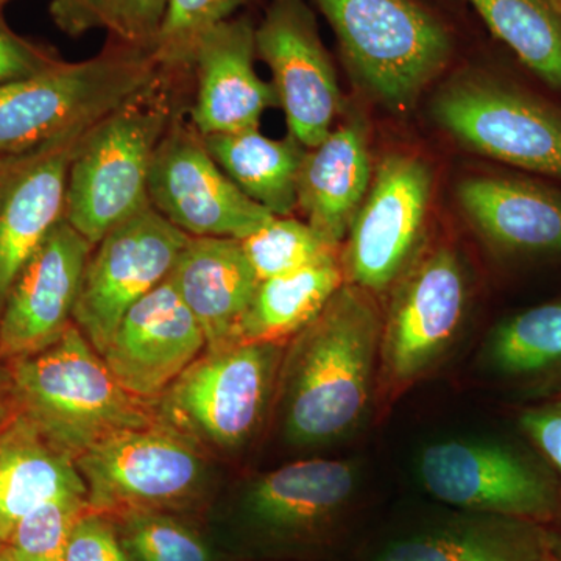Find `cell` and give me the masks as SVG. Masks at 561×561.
<instances>
[{"label":"cell","instance_id":"ba28073f","mask_svg":"<svg viewBox=\"0 0 561 561\" xmlns=\"http://www.w3.org/2000/svg\"><path fill=\"white\" fill-rule=\"evenodd\" d=\"M435 122L461 147L561 181V111L485 76H461L435 94Z\"/></svg>","mask_w":561,"mask_h":561},{"label":"cell","instance_id":"e0dca14e","mask_svg":"<svg viewBox=\"0 0 561 561\" xmlns=\"http://www.w3.org/2000/svg\"><path fill=\"white\" fill-rule=\"evenodd\" d=\"M203 350L205 332L168 278L128 309L102 359L122 389L154 402Z\"/></svg>","mask_w":561,"mask_h":561},{"label":"cell","instance_id":"6da1fadb","mask_svg":"<svg viewBox=\"0 0 561 561\" xmlns=\"http://www.w3.org/2000/svg\"><path fill=\"white\" fill-rule=\"evenodd\" d=\"M381 337L382 313L375 295L345 280L319 316L295 335L280 362L287 440L323 445L360 423L371 401Z\"/></svg>","mask_w":561,"mask_h":561},{"label":"cell","instance_id":"9a60e30c","mask_svg":"<svg viewBox=\"0 0 561 561\" xmlns=\"http://www.w3.org/2000/svg\"><path fill=\"white\" fill-rule=\"evenodd\" d=\"M254 41L257 57L272 70L289 135L306 149L319 146L334 128L343 99L311 7L306 0H271Z\"/></svg>","mask_w":561,"mask_h":561},{"label":"cell","instance_id":"f546056e","mask_svg":"<svg viewBox=\"0 0 561 561\" xmlns=\"http://www.w3.org/2000/svg\"><path fill=\"white\" fill-rule=\"evenodd\" d=\"M90 511L87 493L69 491L25 515L3 542L10 561H65L66 546L80 516Z\"/></svg>","mask_w":561,"mask_h":561},{"label":"cell","instance_id":"7c38bea8","mask_svg":"<svg viewBox=\"0 0 561 561\" xmlns=\"http://www.w3.org/2000/svg\"><path fill=\"white\" fill-rule=\"evenodd\" d=\"M426 161L408 153L383 158L357 210L342 253L346 283L370 294L391 290L419 256L432 194Z\"/></svg>","mask_w":561,"mask_h":561},{"label":"cell","instance_id":"d590c367","mask_svg":"<svg viewBox=\"0 0 561 561\" xmlns=\"http://www.w3.org/2000/svg\"><path fill=\"white\" fill-rule=\"evenodd\" d=\"M519 426L561 474V393L523 411Z\"/></svg>","mask_w":561,"mask_h":561},{"label":"cell","instance_id":"7a4b0ae2","mask_svg":"<svg viewBox=\"0 0 561 561\" xmlns=\"http://www.w3.org/2000/svg\"><path fill=\"white\" fill-rule=\"evenodd\" d=\"M10 362L14 413L73 461L117 432L161 420L154 402L122 389L76 323L49 348Z\"/></svg>","mask_w":561,"mask_h":561},{"label":"cell","instance_id":"8992f818","mask_svg":"<svg viewBox=\"0 0 561 561\" xmlns=\"http://www.w3.org/2000/svg\"><path fill=\"white\" fill-rule=\"evenodd\" d=\"M90 511L111 519L190 507L205 485L198 445L165 421L111 435L76 459Z\"/></svg>","mask_w":561,"mask_h":561},{"label":"cell","instance_id":"2e32d148","mask_svg":"<svg viewBox=\"0 0 561 561\" xmlns=\"http://www.w3.org/2000/svg\"><path fill=\"white\" fill-rule=\"evenodd\" d=\"M94 245L62 219L11 284L0 309V359L49 348L73 323Z\"/></svg>","mask_w":561,"mask_h":561},{"label":"cell","instance_id":"83f0119b","mask_svg":"<svg viewBox=\"0 0 561 561\" xmlns=\"http://www.w3.org/2000/svg\"><path fill=\"white\" fill-rule=\"evenodd\" d=\"M523 65L561 91V10L556 0H467Z\"/></svg>","mask_w":561,"mask_h":561},{"label":"cell","instance_id":"cb8c5ba5","mask_svg":"<svg viewBox=\"0 0 561 561\" xmlns=\"http://www.w3.org/2000/svg\"><path fill=\"white\" fill-rule=\"evenodd\" d=\"M69 491L87 493L76 461L14 413L0 430V545L25 515Z\"/></svg>","mask_w":561,"mask_h":561},{"label":"cell","instance_id":"d6986e66","mask_svg":"<svg viewBox=\"0 0 561 561\" xmlns=\"http://www.w3.org/2000/svg\"><path fill=\"white\" fill-rule=\"evenodd\" d=\"M254 31L249 18L232 16L198 39L191 68L197 92L190 113L202 136L256 130L265 111L279 106L273 84L254 69Z\"/></svg>","mask_w":561,"mask_h":561},{"label":"cell","instance_id":"3957f363","mask_svg":"<svg viewBox=\"0 0 561 561\" xmlns=\"http://www.w3.org/2000/svg\"><path fill=\"white\" fill-rule=\"evenodd\" d=\"M179 76L162 70L81 136L69 168L65 220L92 245L150 205L151 162L181 114L173 84Z\"/></svg>","mask_w":561,"mask_h":561},{"label":"cell","instance_id":"52a82bcc","mask_svg":"<svg viewBox=\"0 0 561 561\" xmlns=\"http://www.w3.org/2000/svg\"><path fill=\"white\" fill-rule=\"evenodd\" d=\"M280 348V343H236L206 350L160 398L161 420L197 445L242 448L267 411Z\"/></svg>","mask_w":561,"mask_h":561},{"label":"cell","instance_id":"4316f807","mask_svg":"<svg viewBox=\"0 0 561 561\" xmlns=\"http://www.w3.org/2000/svg\"><path fill=\"white\" fill-rule=\"evenodd\" d=\"M345 283L337 256L261 280L238 330V343H283L321 312Z\"/></svg>","mask_w":561,"mask_h":561},{"label":"cell","instance_id":"74e56055","mask_svg":"<svg viewBox=\"0 0 561 561\" xmlns=\"http://www.w3.org/2000/svg\"><path fill=\"white\" fill-rule=\"evenodd\" d=\"M14 415L13 402L10 393L9 370L0 368V430L5 426L7 421Z\"/></svg>","mask_w":561,"mask_h":561},{"label":"cell","instance_id":"8d00e7d4","mask_svg":"<svg viewBox=\"0 0 561 561\" xmlns=\"http://www.w3.org/2000/svg\"><path fill=\"white\" fill-rule=\"evenodd\" d=\"M50 16L62 33L77 38L111 25V0H50Z\"/></svg>","mask_w":561,"mask_h":561},{"label":"cell","instance_id":"5bb4252c","mask_svg":"<svg viewBox=\"0 0 561 561\" xmlns=\"http://www.w3.org/2000/svg\"><path fill=\"white\" fill-rule=\"evenodd\" d=\"M147 192L150 205L190 238L243 239L275 217L228 179L183 113L158 146Z\"/></svg>","mask_w":561,"mask_h":561},{"label":"cell","instance_id":"f1b7e54d","mask_svg":"<svg viewBox=\"0 0 561 561\" xmlns=\"http://www.w3.org/2000/svg\"><path fill=\"white\" fill-rule=\"evenodd\" d=\"M239 242L260 280L301 271L337 256V250L321 241L306 221L289 216L273 217Z\"/></svg>","mask_w":561,"mask_h":561},{"label":"cell","instance_id":"d4e9b609","mask_svg":"<svg viewBox=\"0 0 561 561\" xmlns=\"http://www.w3.org/2000/svg\"><path fill=\"white\" fill-rule=\"evenodd\" d=\"M221 171L254 203L276 217L297 208V181L306 147L286 136L271 139L256 130L203 136Z\"/></svg>","mask_w":561,"mask_h":561},{"label":"cell","instance_id":"ac0fdd59","mask_svg":"<svg viewBox=\"0 0 561 561\" xmlns=\"http://www.w3.org/2000/svg\"><path fill=\"white\" fill-rule=\"evenodd\" d=\"M88 128L0 154V309L22 267L65 219L70 162Z\"/></svg>","mask_w":561,"mask_h":561},{"label":"cell","instance_id":"30bf717a","mask_svg":"<svg viewBox=\"0 0 561 561\" xmlns=\"http://www.w3.org/2000/svg\"><path fill=\"white\" fill-rule=\"evenodd\" d=\"M190 239L149 205L92 249L72 320L101 356L128 309L169 278Z\"/></svg>","mask_w":561,"mask_h":561},{"label":"cell","instance_id":"4fadbf2b","mask_svg":"<svg viewBox=\"0 0 561 561\" xmlns=\"http://www.w3.org/2000/svg\"><path fill=\"white\" fill-rule=\"evenodd\" d=\"M468 276L457 251L419 254L391 287L382 317L381 364L391 383H411L448 353L468 306Z\"/></svg>","mask_w":561,"mask_h":561},{"label":"cell","instance_id":"d6a6232c","mask_svg":"<svg viewBox=\"0 0 561 561\" xmlns=\"http://www.w3.org/2000/svg\"><path fill=\"white\" fill-rule=\"evenodd\" d=\"M171 0H111L110 33L116 43L151 50Z\"/></svg>","mask_w":561,"mask_h":561},{"label":"cell","instance_id":"484cf974","mask_svg":"<svg viewBox=\"0 0 561 561\" xmlns=\"http://www.w3.org/2000/svg\"><path fill=\"white\" fill-rule=\"evenodd\" d=\"M490 370L534 397L561 393V300L501 321L485 345Z\"/></svg>","mask_w":561,"mask_h":561},{"label":"cell","instance_id":"b9f144b4","mask_svg":"<svg viewBox=\"0 0 561 561\" xmlns=\"http://www.w3.org/2000/svg\"><path fill=\"white\" fill-rule=\"evenodd\" d=\"M556 2H557V5H559L560 10H561V0H556Z\"/></svg>","mask_w":561,"mask_h":561},{"label":"cell","instance_id":"8fae6325","mask_svg":"<svg viewBox=\"0 0 561 561\" xmlns=\"http://www.w3.org/2000/svg\"><path fill=\"white\" fill-rule=\"evenodd\" d=\"M357 491L356 468L312 459L268 472L250 486L241 527L262 551L316 552L337 538Z\"/></svg>","mask_w":561,"mask_h":561},{"label":"cell","instance_id":"f35d334b","mask_svg":"<svg viewBox=\"0 0 561 561\" xmlns=\"http://www.w3.org/2000/svg\"><path fill=\"white\" fill-rule=\"evenodd\" d=\"M549 561H561V531H549Z\"/></svg>","mask_w":561,"mask_h":561},{"label":"cell","instance_id":"ffe728a7","mask_svg":"<svg viewBox=\"0 0 561 561\" xmlns=\"http://www.w3.org/2000/svg\"><path fill=\"white\" fill-rule=\"evenodd\" d=\"M457 201L472 227L508 256H561V190L508 175L461 181Z\"/></svg>","mask_w":561,"mask_h":561},{"label":"cell","instance_id":"277c9868","mask_svg":"<svg viewBox=\"0 0 561 561\" xmlns=\"http://www.w3.org/2000/svg\"><path fill=\"white\" fill-rule=\"evenodd\" d=\"M161 72L150 50L116 43L88 60H61L0 84V154L22 153L91 127Z\"/></svg>","mask_w":561,"mask_h":561},{"label":"cell","instance_id":"60d3db41","mask_svg":"<svg viewBox=\"0 0 561 561\" xmlns=\"http://www.w3.org/2000/svg\"><path fill=\"white\" fill-rule=\"evenodd\" d=\"M9 2H11V0H0V11H2L3 7H5Z\"/></svg>","mask_w":561,"mask_h":561},{"label":"cell","instance_id":"e575fe53","mask_svg":"<svg viewBox=\"0 0 561 561\" xmlns=\"http://www.w3.org/2000/svg\"><path fill=\"white\" fill-rule=\"evenodd\" d=\"M60 61L49 47L14 32L0 13V84L36 76Z\"/></svg>","mask_w":561,"mask_h":561},{"label":"cell","instance_id":"5b68a950","mask_svg":"<svg viewBox=\"0 0 561 561\" xmlns=\"http://www.w3.org/2000/svg\"><path fill=\"white\" fill-rule=\"evenodd\" d=\"M362 88L382 106L411 110L448 66L445 25L415 0H312Z\"/></svg>","mask_w":561,"mask_h":561},{"label":"cell","instance_id":"9c48e42d","mask_svg":"<svg viewBox=\"0 0 561 561\" xmlns=\"http://www.w3.org/2000/svg\"><path fill=\"white\" fill-rule=\"evenodd\" d=\"M419 474L435 500L456 511L546 527L561 519L559 479L534 457L504 443H434L421 453Z\"/></svg>","mask_w":561,"mask_h":561},{"label":"cell","instance_id":"44dd1931","mask_svg":"<svg viewBox=\"0 0 561 561\" xmlns=\"http://www.w3.org/2000/svg\"><path fill=\"white\" fill-rule=\"evenodd\" d=\"M549 531L526 519L457 511L387 538L364 561H549Z\"/></svg>","mask_w":561,"mask_h":561},{"label":"cell","instance_id":"836d02e7","mask_svg":"<svg viewBox=\"0 0 561 561\" xmlns=\"http://www.w3.org/2000/svg\"><path fill=\"white\" fill-rule=\"evenodd\" d=\"M65 561H131L116 523L102 513L88 511L70 531Z\"/></svg>","mask_w":561,"mask_h":561},{"label":"cell","instance_id":"4dcf8cb0","mask_svg":"<svg viewBox=\"0 0 561 561\" xmlns=\"http://www.w3.org/2000/svg\"><path fill=\"white\" fill-rule=\"evenodd\" d=\"M250 0H171L151 55L162 70L190 72L198 39Z\"/></svg>","mask_w":561,"mask_h":561},{"label":"cell","instance_id":"7402d4cb","mask_svg":"<svg viewBox=\"0 0 561 561\" xmlns=\"http://www.w3.org/2000/svg\"><path fill=\"white\" fill-rule=\"evenodd\" d=\"M373 180L367 128L348 116L319 146L306 150L297 181V208L317 236L339 250Z\"/></svg>","mask_w":561,"mask_h":561},{"label":"cell","instance_id":"ab89813d","mask_svg":"<svg viewBox=\"0 0 561 561\" xmlns=\"http://www.w3.org/2000/svg\"><path fill=\"white\" fill-rule=\"evenodd\" d=\"M0 561H10L9 559H7L5 553H3L2 546H0Z\"/></svg>","mask_w":561,"mask_h":561},{"label":"cell","instance_id":"603a6c76","mask_svg":"<svg viewBox=\"0 0 561 561\" xmlns=\"http://www.w3.org/2000/svg\"><path fill=\"white\" fill-rule=\"evenodd\" d=\"M169 278L201 323L206 350L238 343L239 323L261 283L239 239L191 238Z\"/></svg>","mask_w":561,"mask_h":561},{"label":"cell","instance_id":"1f68e13d","mask_svg":"<svg viewBox=\"0 0 561 561\" xmlns=\"http://www.w3.org/2000/svg\"><path fill=\"white\" fill-rule=\"evenodd\" d=\"M116 522L131 561H213L201 535L169 513H133Z\"/></svg>","mask_w":561,"mask_h":561}]
</instances>
